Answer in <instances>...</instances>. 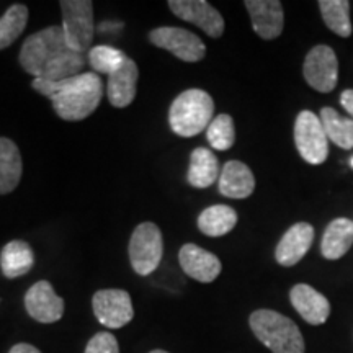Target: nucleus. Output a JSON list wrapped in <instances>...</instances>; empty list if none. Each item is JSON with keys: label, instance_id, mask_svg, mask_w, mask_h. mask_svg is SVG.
<instances>
[{"label": "nucleus", "instance_id": "1", "mask_svg": "<svg viewBox=\"0 0 353 353\" xmlns=\"http://www.w3.org/2000/svg\"><path fill=\"white\" fill-rule=\"evenodd\" d=\"M32 87L51 100L57 117L65 121L85 120L99 108L103 97V82L95 72H83L61 82L34 79Z\"/></svg>", "mask_w": 353, "mask_h": 353}, {"label": "nucleus", "instance_id": "2", "mask_svg": "<svg viewBox=\"0 0 353 353\" xmlns=\"http://www.w3.org/2000/svg\"><path fill=\"white\" fill-rule=\"evenodd\" d=\"M214 101L208 92L190 88L172 101L169 110V125L180 138H193L208 130L213 121Z\"/></svg>", "mask_w": 353, "mask_h": 353}, {"label": "nucleus", "instance_id": "3", "mask_svg": "<svg viewBox=\"0 0 353 353\" xmlns=\"http://www.w3.org/2000/svg\"><path fill=\"white\" fill-rule=\"evenodd\" d=\"M255 337L273 353H304L301 330L290 317L272 309H259L249 317Z\"/></svg>", "mask_w": 353, "mask_h": 353}, {"label": "nucleus", "instance_id": "4", "mask_svg": "<svg viewBox=\"0 0 353 353\" xmlns=\"http://www.w3.org/2000/svg\"><path fill=\"white\" fill-rule=\"evenodd\" d=\"M68 48L63 26H48L25 39L19 57L20 65L26 74L39 79L48 65L56 61Z\"/></svg>", "mask_w": 353, "mask_h": 353}, {"label": "nucleus", "instance_id": "5", "mask_svg": "<svg viewBox=\"0 0 353 353\" xmlns=\"http://www.w3.org/2000/svg\"><path fill=\"white\" fill-rule=\"evenodd\" d=\"M63 32L70 50L88 52L94 41V3L90 0H63Z\"/></svg>", "mask_w": 353, "mask_h": 353}, {"label": "nucleus", "instance_id": "6", "mask_svg": "<svg viewBox=\"0 0 353 353\" xmlns=\"http://www.w3.org/2000/svg\"><path fill=\"white\" fill-rule=\"evenodd\" d=\"M128 254L132 270L138 275L148 276L156 272L164 255V237L157 224L141 223L136 226L131 234Z\"/></svg>", "mask_w": 353, "mask_h": 353}, {"label": "nucleus", "instance_id": "7", "mask_svg": "<svg viewBox=\"0 0 353 353\" xmlns=\"http://www.w3.org/2000/svg\"><path fill=\"white\" fill-rule=\"evenodd\" d=\"M294 144L304 161L311 165L324 164L329 157V138L321 118L309 110L299 112L294 123Z\"/></svg>", "mask_w": 353, "mask_h": 353}, {"label": "nucleus", "instance_id": "8", "mask_svg": "<svg viewBox=\"0 0 353 353\" xmlns=\"http://www.w3.org/2000/svg\"><path fill=\"white\" fill-rule=\"evenodd\" d=\"M154 46L169 51L185 63H198L206 54V46L195 33L175 26H161L149 33Z\"/></svg>", "mask_w": 353, "mask_h": 353}, {"label": "nucleus", "instance_id": "9", "mask_svg": "<svg viewBox=\"0 0 353 353\" xmlns=\"http://www.w3.org/2000/svg\"><path fill=\"white\" fill-rule=\"evenodd\" d=\"M303 74L306 82L321 94L332 92L339 81V61L330 46L319 44L307 52Z\"/></svg>", "mask_w": 353, "mask_h": 353}, {"label": "nucleus", "instance_id": "10", "mask_svg": "<svg viewBox=\"0 0 353 353\" xmlns=\"http://www.w3.org/2000/svg\"><path fill=\"white\" fill-rule=\"evenodd\" d=\"M94 314L101 325L121 329L134 317L131 296L125 290H100L92 298Z\"/></svg>", "mask_w": 353, "mask_h": 353}, {"label": "nucleus", "instance_id": "11", "mask_svg": "<svg viewBox=\"0 0 353 353\" xmlns=\"http://www.w3.org/2000/svg\"><path fill=\"white\" fill-rule=\"evenodd\" d=\"M167 6L175 17L198 26L208 37H223L224 19L210 2H205V0H169Z\"/></svg>", "mask_w": 353, "mask_h": 353}, {"label": "nucleus", "instance_id": "12", "mask_svg": "<svg viewBox=\"0 0 353 353\" xmlns=\"http://www.w3.org/2000/svg\"><path fill=\"white\" fill-rule=\"evenodd\" d=\"M25 309L34 321L54 324L64 316V299L56 293L50 281L41 280L26 291Z\"/></svg>", "mask_w": 353, "mask_h": 353}, {"label": "nucleus", "instance_id": "13", "mask_svg": "<svg viewBox=\"0 0 353 353\" xmlns=\"http://www.w3.org/2000/svg\"><path fill=\"white\" fill-rule=\"evenodd\" d=\"M254 32L262 39H275L283 32L285 12L278 0H245Z\"/></svg>", "mask_w": 353, "mask_h": 353}, {"label": "nucleus", "instance_id": "14", "mask_svg": "<svg viewBox=\"0 0 353 353\" xmlns=\"http://www.w3.org/2000/svg\"><path fill=\"white\" fill-rule=\"evenodd\" d=\"M179 262L182 270L200 283H211L223 270L221 260L214 254L195 244H185L180 249Z\"/></svg>", "mask_w": 353, "mask_h": 353}, {"label": "nucleus", "instance_id": "15", "mask_svg": "<svg viewBox=\"0 0 353 353\" xmlns=\"http://www.w3.org/2000/svg\"><path fill=\"white\" fill-rule=\"evenodd\" d=\"M314 241V228L307 223L293 224L283 234L275 250L276 262L283 267H293L301 262Z\"/></svg>", "mask_w": 353, "mask_h": 353}, {"label": "nucleus", "instance_id": "16", "mask_svg": "<svg viewBox=\"0 0 353 353\" xmlns=\"http://www.w3.org/2000/svg\"><path fill=\"white\" fill-rule=\"evenodd\" d=\"M290 301L307 324L321 325L329 319L330 303L324 294L306 283L294 285L290 291Z\"/></svg>", "mask_w": 353, "mask_h": 353}, {"label": "nucleus", "instance_id": "17", "mask_svg": "<svg viewBox=\"0 0 353 353\" xmlns=\"http://www.w3.org/2000/svg\"><path fill=\"white\" fill-rule=\"evenodd\" d=\"M139 69L131 57H126L121 68L108 76L107 94L108 100L113 107L126 108L132 103L136 97V88H138Z\"/></svg>", "mask_w": 353, "mask_h": 353}, {"label": "nucleus", "instance_id": "18", "mask_svg": "<svg viewBox=\"0 0 353 353\" xmlns=\"http://www.w3.org/2000/svg\"><path fill=\"white\" fill-rule=\"evenodd\" d=\"M218 187L221 195L234 200H244L254 193L255 176L244 162L229 161L221 170Z\"/></svg>", "mask_w": 353, "mask_h": 353}, {"label": "nucleus", "instance_id": "19", "mask_svg": "<svg viewBox=\"0 0 353 353\" xmlns=\"http://www.w3.org/2000/svg\"><path fill=\"white\" fill-rule=\"evenodd\" d=\"M353 245V221L348 218H337L325 228L321 242L322 257L327 260H339Z\"/></svg>", "mask_w": 353, "mask_h": 353}, {"label": "nucleus", "instance_id": "20", "mask_svg": "<svg viewBox=\"0 0 353 353\" xmlns=\"http://www.w3.org/2000/svg\"><path fill=\"white\" fill-rule=\"evenodd\" d=\"M219 162L213 151L206 148H196L190 156L187 180L193 188H208L219 179Z\"/></svg>", "mask_w": 353, "mask_h": 353}, {"label": "nucleus", "instance_id": "21", "mask_svg": "<svg viewBox=\"0 0 353 353\" xmlns=\"http://www.w3.org/2000/svg\"><path fill=\"white\" fill-rule=\"evenodd\" d=\"M34 252L32 245L25 241H12L3 245L0 252V268L6 278L23 276L33 268Z\"/></svg>", "mask_w": 353, "mask_h": 353}, {"label": "nucleus", "instance_id": "22", "mask_svg": "<svg viewBox=\"0 0 353 353\" xmlns=\"http://www.w3.org/2000/svg\"><path fill=\"white\" fill-rule=\"evenodd\" d=\"M23 162L17 144L8 138H0V195H7L19 187Z\"/></svg>", "mask_w": 353, "mask_h": 353}, {"label": "nucleus", "instance_id": "23", "mask_svg": "<svg viewBox=\"0 0 353 353\" xmlns=\"http://www.w3.org/2000/svg\"><path fill=\"white\" fill-rule=\"evenodd\" d=\"M237 224L236 210L228 205H214L198 216V229L210 237H221L231 232Z\"/></svg>", "mask_w": 353, "mask_h": 353}, {"label": "nucleus", "instance_id": "24", "mask_svg": "<svg viewBox=\"0 0 353 353\" xmlns=\"http://www.w3.org/2000/svg\"><path fill=\"white\" fill-rule=\"evenodd\" d=\"M325 134L335 145L342 149L353 148V120L342 117L334 108L324 107L319 114Z\"/></svg>", "mask_w": 353, "mask_h": 353}, {"label": "nucleus", "instance_id": "25", "mask_svg": "<svg viewBox=\"0 0 353 353\" xmlns=\"http://www.w3.org/2000/svg\"><path fill=\"white\" fill-rule=\"evenodd\" d=\"M28 23V7L23 3H13L0 17V51L12 46Z\"/></svg>", "mask_w": 353, "mask_h": 353}, {"label": "nucleus", "instance_id": "26", "mask_svg": "<svg viewBox=\"0 0 353 353\" xmlns=\"http://www.w3.org/2000/svg\"><path fill=\"white\" fill-rule=\"evenodd\" d=\"M319 8L324 23L329 30L342 38L352 34L350 21V3L347 0H321Z\"/></svg>", "mask_w": 353, "mask_h": 353}, {"label": "nucleus", "instance_id": "27", "mask_svg": "<svg viewBox=\"0 0 353 353\" xmlns=\"http://www.w3.org/2000/svg\"><path fill=\"white\" fill-rule=\"evenodd\" d=\"M88 64L94 69L95 74H107L112 76L113 72H117L121 68V64L125 63L126 54L121 50H117L113 46H107V44H100V46H94L90 51L87 52Z\"/></svg>", "mask_w": 353, "mask_h": 353}, {"label": "nucleus", "instance_id": "28", "mask_svg": "<svg viewBox=\"0 0 353 353\" xmlns=\"http://www.w3.org/2000/svg\"><path fill=\"white\" fill-rule=\"evenodd\" d=\"M206 139L216 151H229L236 143V128L232 118L226 113L213 118L206 130Z\"/></svg>", "mask_w": 353, "mask_h": 353}, {"label": "nucleus", "instance_id": "29", "mask_svg": "<svg viewBox=\"0 0 353 353\" xmlns=\"http://www.w3.org/2000/svg\"><path fill=\"white\" fill-rule=\"evenodd\" d=\"M83 353H120V347L113 334L99 332L88 341Z\"/></svg>", "mask_w": 353, "mask_h": 353}, {"label": "nucleus", "instance_id": "30", "mask_svg": "<svg viewBox=\"0 0 353 353\" xmlns=\"http://www.w3.org/2000/svg\"><path fill=\"white\" fill-rule=\"evenodd\" d=\"M341 105L343 107V110L350 114L352 120H353V90L348 88V90H343L341 95Z\"/></svg>", "mask_w": 353, "mask_h": 353}, {"label": "nucleus", "instance_id": "31", "mask_svg": "<svg viewBox=\"0 0 353 353\" xmlns=\"http://www.w3.org/2000/svg\"><path fill=\"white\" fill-rule=\"evenodd\" d=\"M8 353H41L37 347L30 345V343H17L10 348Z\"/></svg>", "mask_w": 353, "mask_h": 353}, {"label": "nucleus", "instance_id": "32", "mask_svg": "<svg viewBox=\"0 0 353 353\" xmlns=\"http://www.w3.org/2000/svg\"><path fill=\"white\" fill-rule=\"evenodd\" d=\"M149 353H169V352H165V350H152V352H149Z\"/></svg>", "mask_w": 353, "mask_h": 353}, {"label": "nucleus", "instance_id": "33", "mask_svg": "<svg viewBox=\"0 0 353 353\" xmlns=\"http://www.w3.org/2000/svg\"><path fill=\"white\" fill-rule=\"evenodd\" d=\"M350 165H352V167H353V157H352V159H350Z\"/></svg>", "mask_w": 353, "mask_h": 353}]
</instances>
